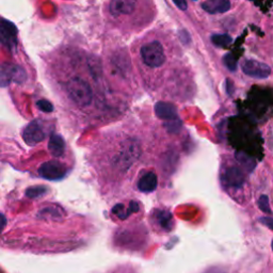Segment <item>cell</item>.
Wrapping results in <instances>:
<instances>
[{"label": "cell", "mask_w": 273, "mask_h": 273, "mask_svg": "<svg viewBox=\"0 0 273 273\" xmlns=\"http://www.w3.org/2000/svg\"><path fill=\"white\" fill-rule=\"evenodd\" d=\"M67 90L69 99L77 106L88 107L93 101V91L88 81L80 77L70 78L67 84Z\"/></svg>", "instance_id": "6da1fadb"}, {"label": "cell", "mask_w": 273, "mask_h": 273, "mask_svg": "<svg viewBox=\"0 0 273 273\" xmlns=\"http://www.w3.org/2000/svg\"><path fill=\"white\" fill-rule=\"evenodd\" d=\"M141 154V147L135 139H128L122 143L120 152L115 157L114 164L120 170L126 171L131 168L134 162L139 158Z\"/></svg>", "instance_id": "7a4b0ae2"}, {"label": "cell", "mask_w": 273, "mask_h": 273, "mask_svg": "<svg viewBox=\"0 0 273 273\" xmlns=\"http://www.w3.org/2000/svg\"><path fill=\"white\" fill-rule=\"evenodd\" d=\"M141 59L146 67L158 68L166 62V54L162 44L158 41H152L143 45L140 50Z\"/></svg>", "instance_id": "3957f363"}, {"label": "cell", "mask_w": 273, "mask_h": 273, "mask_svg": "<svg viewBox=\"0 0 273 273\" xmlns=\"http://www.w3.org/2000/svg\"><path fill=\"white\" fill-rule=\"evenodd\" d=\"M26 80H27V73H26V70L21 66L10 63L2 64L1 78H0L2 88L6 87L11 82L21 84L24 83Z\"/></svg>", "instance_id": "277c9868"}, {"label": "cell", "mask_w": 273, "mask_h": 273, "mask_svg": "<svg viewBox=\"0 0 273 273\" xmlns=\"http://www.w3.org/2000/svg\"><path fill=\"white\" fill-rule=\"evenodd\" d=\"M68 169L63 164L56 160H50L44 162L38 168V174L40 176L48 180H58L66 176Z\"/></svg>", "instance_id": "5b68a950"}, {"label": "cell", "mask_w": 273, "mask_h": 273, "mask_svg": "<svg viewBox=\"0 0 273 273\" xmlns=\"http://www.w3.org/2000/svg\"><path fill=\"white\" fill-rule=\"evenodd\" d=\"M241 69L243 73L256 79H265L271 74V68L263 62L256 60H245L241 64Z\"/></svg>", "instance_id": "8992f818"}, {"label": "cell", "mask_w": 273, "mask_h": 273, "mask_svg": "<svg viewBox=\"0 0 273 273\" xmlns=\"http://www.w3.org/2000/svg\"><path fill=\"white\" fill-rule=\"evenodd\" d=\"M46 135H45L40 121H32L31 123L26 126L23 132V139L28 145L34 146L42 142Z\"/></svg>", "instance_id": "52a82bcc"}, {"label": "cell", "mask_w": 273, "mask_h": 273, "mask_svg": "<svg viewBox=\"0 0 273 273\" xmlns=\"http://www.w3.org/2000/svg\"><path fill=\"white\" fill-rule=\"evenodd\" d=\"M0 36L3 46L10 49H14L17 45V29L15 25L10 21L2 18L0 26Z\"/></svg>", "instance_id": "ba28073f"}, {"label": "cell", "mask_w": 273, "mask_h": 273, "mask_svg": "<svg viewBox=\"0 0 273 273\" xmlns=\"http://www.w3.org/2000/svg\"><path fill=\"white\" fill-rule=\"evenodd\" d=\"M136 8V0H111L109 5L110 13L115 17L132 14Z\"/></svg>", "instance_id": "9c48e42d"}, {"label": "cell", "mask_w": 273, "mask_h": 273, "mask_svg": "<svg viewBox=\"0 0 273 273\" xmlns=\"http://www.w3.org/2000/svg\"><path fill=\"white\" fill-rule=\"evenodd\" d=\"M222 180L225 186L231 188H240L244 184V175L239 168L232 167L224 172Z\"/></svg>", "instance_id": "30bf717a"}, {"label": "cell", "mask_w": 273, "mask_h": 273, "mask_svg": "<svg viewBox=\"0 0 273 273\" xmlns=\"http://www.w3.org/2000/svg\"><path fill=\"white\" fill-rule=\"evenodd\" d=\"M155 113L160 120L165 121H173L178 119L177 116V109L173 103L159 102L155 105Z\"/></svg>", "instance_id": "8fae6325"}, {"label": "cell", "mask_w": 273, "mask_h": 273, "mask_svg": "<svg viewBox=\"0 0 273 273\" xmlns=\"http://www.w3.org/2000/svg\"><path fill=\"white\" fill-rule=\"evenodd\" d=\"M202 8L209 14H221L231 9L230 0H206L202 3Z\"/></svg>", "instance_id": "7c38bea8"}, {"label": "cell", "mask_w": 273, "mask_h": 273, "mask_svg": "<svg viewBox=\"0 0 273 273\" xmlns=\"http://www.w3.org/2000/svg\"><path fill=\"white\" fill-rule=\"evenodd\" d=\"M158 185L157 175L154 172H147L138 180V189L142 192H152Z\"/></svg>", "instance_id": "4fadbf2b"}, {"label": "cell", "mask_w": 273, "mask_h": 273, "mask_svg": "<svg viewBox=\"0 0 273 273\" xmlns=\"http://www.w3.org/2000/svg\"><path fill=\"white\" fill-rule=\"evenodd\" d=\"M48 149L50 154L56 158H60L66 152V142L59 135H53L48 142Z\"/></svg>", "instance_id": "5bb4252c"}, {"label": "cell", "mask_w": 273, "mask_h": 273, "mask_svg": "<svg viewBox=\"0 0 273 273\" xmlns=\"http://www.w3.org/2000/svg\"><path fill=\"white\" fill-rule=\"evenodd\" d=\"M211 42L218 47H226L233 42V38L229 34H213L211 35Z\"/></svg>", "instance_id": "9a60e30c"}, {"label": "cell", "mask_w": 273, "mask_h": 273, "mask_svg": "<svg viewBox=\"0 0 273 273\" xmlns=\"http://www.w3.org/2000/svg\"><path fill=\"white\" fill-rule=\"evenodd\" d=\"M223 63L224 66L229 68L231 71H236L237 70V60L235 59V57L231 54H227L223 58Z\"/></svg>", "instance_id": "2e32d148"}, {"label": "cell", "mask_w": 273, "mask_h": 273, "mask_svg": "<svg viewBox=\"0 0 273 273\" xmlns=\"http://www.w3.org/2000/svg\"><path fill=\"white\" fill-rule=\"evenodd\" d=\"M258 206L259 209H261L263 212L265 213H272V210L270 208V204H269V198L267 196H262L258 200Z\"/></svg>", "instance_id": "e0dca14e"}, {"label": "cell", "mask_w": 273, "mask_h": 273, "mask_svg": "<svg viewBox=\"0 0 273 273\" xmlns=\"http://www.w3.org/2000/svg\"><path fill=\"white\" fill-rule=\"evenodd\" d=\"M36 107L38 110H41V111H43L45 113H50L54 111L53 103L46 100H41V101L36 102Z\"/></svg>", "instance_id": "ac0fdd59"}, {"label": "cell", "mask_w": 273, "mask_h": 273, "mask_svg": "<svg viewBox=\"0 0 273 273\" xmlns=\"http://www.w3.org/2000/svg\"><path fill=\"white\" fill-rule=\"evenodd\" d=\"M237 157H238V160L241 162L242 165H244L246 168H248L250 171H252L253 169H254L255 162L253 161L252 158H250L249 156H246L245 154H242V153H239V154H237Z\"/></svg>", "instance_id": "d6986e66"}, {"label": "cell", "mask_w": 273, "mask_h": 273, "mask_svg": "<svg viewBox=\"0 0 273 273\" xmlns=\"http://www.w3.org/2000/svg\"><path fill=\"white\" fill-rule=\"evenodd\" d=\"M93 62H90L89 66L91 68V73H92L93 77H97V75H101L102 68H101V62L97 58H93Z\"/></svg>", "instance_id": "ffe728a7"}, {"label": "cell", "mask_w": 273, "mask_h": 273, "mask_svg": "<svg viewBox=\"0 0 273 273\" xmlns=\"http://www.w3.org/2000/svg\"><path fill=\"white\" fill-rule=\"evenodd\" d=\"M166 126H167L169 132L177 133V132H179V129H180L181 122H180L179 119L173 120V121H169L168 123H166Z\"/></svg>", "instance_id": "44dd1931"}, {"label": "cell", "mask_w": 273, "mask_h": 273, "mask_svg": "<svg viewBox=\"0 0 273 273\" xmlns=\"http://www.w3.org/2000/svg\"><path fill=\"white\" fill-rule=\"evenodd\" d=\"M45 191V187H32L30 189L27 190V196L29 198H34V197H40L44 193Z\"/></svg>", "instance_id": "7402d4cb"}, {"label": "cell", "mask_w": 273, "mask_h": 273, "mask_svg": "<svg viewBox=\"0 0 273 273\" xmlns=\"http://www.w3.org/2000/svg\"><path fill=\"white\" fill-rule=\"evenodd\" d=\"M259 222H261L263 225L266 227H268L271 231H273V218L271 217H263L259 219Z\"/></svg>", "instance_id": "603a6c76"}, {"label": "cell", "mask_w": 273, "mask_h": 273, "mask_svg": "<svg viewBox=\"0 0 273 273\" xmlns=\"http://www.w3.org/2000/svg\"><path fill=\"white\" fill-rule=\"evenodd\" d=\"M173 2L181 11H186L188 9V4L186 0H173Z\"/></svg>", "instance_id": "cb8c5ba5"}, {"label": "cell", "mask_w": 273, "mask_h": 273, "mask_svg": "<svg viewBox=\"0 0 273 273\" xmlns=\"http://www.w3.org/2000/svg\"><path fill=\"white\" fill-rule=\"evenodd\" d=\"M179 37L181 38V41H183L185 44H188V42H190L189 40H187V37L190 38V34H188V32L186 30H181L179 32Z\"/></svg>", "instance_id": "d4e9b609"}, {"label": "cell", "mask_w": 273, "mask_h": 273, "mask_svg": "<svg viewBox=\"0 0 273 273\" xmlns=\"http://www.w3.org/2000/svg\"><path fill=\"white\" fill-rule=\"evenodd\" d=\"M226 84H227V87H226L227 92H229V94H232V92H231L232 89H233V84H232V82H231L230 80H226Z\"/></svg>", "instance_id": "484cf974"}, {"label": "cell", "mask_w": 273, "mask_h": 273, "mask_svg": "<svg viewBox=\"0 0 273 273\" xmlns=\"http://www.w3.org/2000/svg\"><path fill=\"white\" fill-rule=\"evenodd\" d=\"M206 273H226L225 271L221 270V269H218V268H214V269H211L210 271H208Z\"/></svg>", "instance_id": "4316f807"}, {"label": "cell", "mask_w": 273, "mask_h": 273, "mask_svg": "<svg viewBox=\"0 0 273 273\" xmlns=\"http://www.w3.org/2000/svg\"><path fill=\"white\" fill-rule=\"evenodd\" d=\"M272 250H273V240H272Z\"/></svg>", "instance_id": "83f0119b"}]
</instances>
